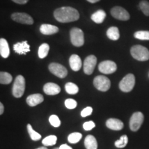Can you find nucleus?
Returning a JSON list of instances; mask_svg holds the SVG:
<instances>
[{
    "instance_id": "1",
    "label": "nucleus",
    "mask_w": 149,
    "mask_h": 149,
    "mask_svg": "<svg viewBox=\"0 0 149 149\" xmlns=\"http://www.w3.org/2000/svg\"><path fill=\"white\" fill-rule=\"evenodd\" d=\"M55 19L61 23H68L77 21L79 18V12L75 8L66 6L57 8L54 11Z\"/></svg>"
},
{
    "instance_id": "2",
    "label": "nucleus",
    "mask_w": 149,
    "mask_h": 149,
    "mask_svg": "<svg viewBox=\"0 0 149 149\" xmlns=\"http://www.w3.org/2000/svg\"><path fill=\"white\" fill-rule=\"evenodd\" d=\"M130 54L134 59L138 61H144L149 59V51L143 46H133L130 48Z\"/></svg>"
},
{
    "instance_id": "3",
    "label": "nucleus",
    "mask_w": 149,
    "mask_h": 149,
    "mask_svg": "<svg viewBox=\"0 0 149 149\" xmlns=\"http://www.w3.org/2000/svg\"><path fill=\"white\" fill-rule=\"evenodd\" d=\"M70 42L76 47L82 46L84 44V35L83 31L78 28H72L70 31Z\"/></svg>"
},
{
    "instance_id": "4",
    "label": "nucleus",
    "mask_w": 149,
    "mask_h": 149,
    "mask_svg": "<svg viewBox=\"0 0 149 149\" xmlns=\"http://www.w3.org/2000/svg\"><path fill=\"white\" fill-rule=\"evenodd\" d=\"M25 79L22 75H18L15 80L13 86V95L15 97H21L25 91Z\"/></svg>"
},
{
    "instance_id": "5",
    "label": "nucleus",
    "mask_w": 149,
    "mask_h": 149,
    "mask_svg": "<svg viewBox=\"0 0 149 149\" xmlns=\"http://www.w3.org/2000/svg\"><path fill=\"white\" fill-rule=\"evenodd\" d=\"M135 84V77L133 74H128L121 80L119 84L120 90L128 93L133 90Z\"/></svg>"
},
{
    "instance_id": "6",
    "label": "nucleus",
    "mask_w": 149,
    "mask_h": 149,
    "mask_svg": "<svg viewBox=\"0 0 149 149\" xmlns=\"http://www.w3.org/2000/svg\"><path fill=\"white\" fill-rule=\"evenodd\" d=\"M93 84L97 90L106 92L111 87V81L109 78L103 75H98L93 80Z\"/></svg>"
},
{
    "instance_id": "7",
    "label": "nucleus",
    "mask_w": 149,
    "mask_h": 149,
    "mask_svg": "<svg viewBox=\"0 0 149 149\" xmlns=\"http://www.w3.org/2000/svg\"><path fill=\"white\" fill-rule=\"evenodd\" d=\"M144 115L141 112H136L133 113L130 119L129 126L132 131H137L141 127L144 122Z\"/></svg>"
},
{
    "instance_id": "8",
    "label": "nucleus",
    "mask_w": 149,
    "mask_h": 149,
    "mask_svg": "<svg viewBox=\"0 0 149 149\" xmlns=\"http://www.w3.org/2000/svg\"><path fill=\"white\" fill-rule=\"evenodd\" d=\"M50 72L59 78H64L68 74V70L64 66L58 63H51L48 66Z\"/></svg>"
},
{
    "instance_id": "9",
    "label": "nucleus",
    "mask_w": 149,
    "mask_h": 149,
    "mask_svg": "<svg viewBox=\"0 0 149 149\" xmlns=\"http://www.w3.org/2000/svg\"><path fill=\"white\" fill-rule=\"evenodd\" d=\"M11 18L13 21L20 24L32 25L34 23L32 17L25 13H15L11 15Z\"/></svg>"
},
{
    "instance_id": "10",
    "label": "nucleus",
    "mask_w": 149,
    "mask_h": 149,
    "mask_svg": "<svg viewBox=\"0 0 149 149\" xmlns=\"http://www.w3.org/2000/svg\"><path fill=\"white\" fill-rule=\"evenodd\" d=\"M111 14L113 17L121 21H126L130 19L128 11L120 6H115L111 10Z\"/></svg>"
},
{
    "instance_id": "11",
    "label": "nucleus",
    "mask_w": 149,
    "mask_h": 149,
    "mask_svg": "<svg viewBox=\"0 0 149 149\" xmlns=\"http://www.w3.org/2000/svg\"><path fill=\"white\" fill-rule=\"evenodd\" d=\"M98 69L104 74H112L116 71L117 65L114 61L106 60L99 64Z\"/></svg>"
},
{
    "instance_id": "12",
    "label": "nucleus",
    "mask_w": 149,
    "mask_h": 149,
    "mask_svg": "<svg viewBox=\"0 0 149 149\" xmlns=\"http://www.w3.org/2000/svg\"><path fill=\"white\" fill-rule=\"evenodd\" d=\"M97 57L95 55H91L86 57L84 62V72L86 74H91L94 71L97 64Z\"/></svg>"
},
{
    "instance_id": "13",
    "label": "nucleus",
    "mask_w": 149,
    "mask_h": 149,
    "mask_svg": "<svg viewBox=\"0 0 149 149\" xmlns=\"http://www.w3.org/2000/svg\"><path fill=\"white\" fill-rule=\"evenodd\" d=\"M43 90H44V92L46 95H55L59 94L60 93L61 88L59 86L56 84L49 82L46 83L44 86Z\"/></svg>"
},
{
    "instance_id": "14",
    "label": "nucleus",
    "mask_w": 149,
    "mask_h": 149,
    "mask_svg": "<svg viewBox=\"0 0 149 149\" xmlns=\"http://www.w3.org/2000/svg\"><path fill=\"white\" fill-rule=\"evenodd\" d=\"M13 50L16 53L19 55H26L31 51L29 44L27 41H24L22 42H18L13 46Z\"/></svg>"
},
{
    "instance_id": "15",
    "label": "nucleus",
    "mask_w": 149,
    "mask_h": 149,
    "mask_svg": "<svg viewBox=\"0 0 149 149\" xmlns=\"http://www.w3.org/2000/svg\"><path fill=\"white\" fill-rule=\"evenodd\" d=\"M44 102V96L40 93L33 94L26 98V103L30 107H35Z\"/></svg>"
},
{
    "instance_id": "16",
    "label": "nucleus",
    "mask_w": 149,
    "mask_h": 149,
    "mask_svg": "<svg viewBox=\"0 0 149 149\" xmlns=\"http://www.w3.org/2000/svg\"><path fill=\"white\" fill-rule=\"evenodd\" d=\"M106 125L109 128L113 130H120L124 127L122 121L115 118H110L107 121Z\"/></svg>"
},
{
    "instance_id": "17",
    "label": "nucleus",
    "mask_w": 149,
    "mask_h": 149,
    "mask_svg": "<svg viewBox=\"0 0 149 149\" xmlns=\"http://www.w3.org/2000/svg\"><path fill=\"white\" fill-rule=\"evenodd\" d=\"M69 64L70 68L74 71H78L80 70L82 66L81 58L77 55L73 54L69 58Z\"/></svg>"
},
{
    "instance_id": "18",
    "label": "nucleus",
    "mask_w": 149,
    "mask_h": 149,
    "mask_svg": "<svg viewBox=\"0 0 149 149\" xmlns=\"http://www.w3.org/2000/svg\"><path fill=\"white\" fill-rule=\"evenodd\" d=\"M40 32L43 35H51L55 33H58L59 29L56 26L51 25V24H42L40 26Z\"/></svg>"
},
{
    "instance_id": "19",
    "label": "nucleus",
    "mask_w": 149,
    "mask_h": 149,
    "mask_svg": "<svg viewBox=\"0 0 149 149\" xmlns=\"http://www.w3.org/2000/svg\"><path fill=\"white\" fill-rule=\"evenodd\" d=\"M0 54L3 58H7L10 55V48L8 42L3 38L0 39Z\"/></svg>"
},
{
    "instance_id": "20",
    "label": "nucleus",
    "mask_w": 149,
    "mask_h": 149,
    "mask_svg": "<svg viewBox=\"0 0 149 149\" xmlns=\"http://www.w3.org/2000/svg\"><path fill=\"white\" fill-rule=\"evenodd\" d=\"M84 145L86 149H97V142L93 135H88L84 139Z\"/></svg>"
},
{
    "instance_id": "21",
    "label": "nucleus",
    "mask_w": 149,
    "mask_h": 149,
    "mask_svg": "<svg viewBox=\"0 0 149 149\" xmlns=\"http://www.w3.org/2000/svg\"><path fill=\"white\" fill-rule=\"evenodd\" d=\"M107 13L103 10H99L91 15V19L97 24H102L106 18Z\"/></svg>"
},
{
    "instance_id": "22",
    "label": "nucleus",
    "mask_w": 149,
    "mask_h": 149,
    "mask_svg": "<svg viewBox=\"0 0 149 149\" xmlns=\"http://www.w3.org/2000/svg\"><path fill=\"white\" fill-rule=\"evenodd\" d=\"M107 35L110 40L113 41H116L117 40H119V38H120V31H119V29H117V27L116 26L110 27L109 29L107 30Z\"/></svg>"
},
{
    "instance_id": "23",
    "label": "nucleus",
    "mask_w": 149,
    "mask_h": 149,
    "mask_svg": "<svg viewBox=\"0 0 149 149\" xmlns=\"http://www.w3.org/2000/svg\"><path fill=\"white\" fill-rule=\"evenodd\" d=\"M49 45L46 43H44V44H42V45L40 46L38 50V56L41 59L45 58L46 56L48 55V52H49Z\"/></svg>"
},
{
    "instance_id": "24",
    "label": "nucleus",
    "mask_w": 149,
    "mask_h": 149,
    "mask_svg": "<svg viewBox=\"0 0 149 149\" xmlns=\"http://www.w3.org/2000/svg\"><path fill=\"white\" fill-rule=\"evenodd\" d=\"M13 80V77L10 73L6 72H0V83L1 84H9Z\"/></svg>"
},
{
    "instance_id": "25",
    "label": "nucleus",
    "mask_w": 149,
    "mask_h": 149,
    "mask_svg": "<svg viewBox=\"0 0 149 149\" xmlns=\"http://www.w3.org/2000/svg\"><path fill=\"white\" fill-rule=\"evenodd\" d=\"M65 90L66 93L70 95L77 94L79 91V88L76 84L72 82H68L65 85Z\"/></svg>"
},
{
    "instance_id": "26",
    "label": "nucleus",
    "mask_w": 149,
    "mask_h": 149,
    "mask_svg": "<svg viewBox=\"0 0 149 149\" xmlns=\"http://www.w3.org/2000/svg\"><path fill=\"white\" fill-rule=\"evenodd\" d=\"M27 130L28 132H29V134L31 137V138L33 139V141H38L42 138V135L38 133H37L35 130H33L32 126L31 124H28L27 125Z\"/></svg>"
},
{
    "instance_id": "27",
    "label": "nucleus",
    "mask_w": 149,
    "mask_h": 149,
    "mask_svg": "<svg viewBox=\"0 0 149 149\" xmlns=\"http://www.w3.org/2000/svg\"><path fill=\"white\" fill-rule=\"evenodd\" d=\"M57 137L55 135H49L46 137L45 138L42 140V144L45 146H53L57 142Z\"/></svg>"
},
{
    "instance_id": "28",
    "label": "nucleus",
    "mask_w": 149,
    "mask_h": 149,
    "mask_svg": "<svg viewBox=\"0 0 149 149\" xmlns=\"http://www.w3.org/2000/svg\"><path fill=\"white\" fill-rule=\"evenodd\" d=\"M81 137H82V135L80 133H77V132L72 133L68 135V141L70 144H76L81 140Z\"/></svg>"
},
{
    "instance_id": "29",
    "label": "nucleus",
    "mask_w": 149,
    "mask_h": 149,
    "mask_svg": "<svg viewBox=\"0 0 149 149\" xmlns=\"http://www.w3.org/2000/svg\"><path fill=\"white\" fill-rule=\"evenodd\" d=\"M134 37L137 40H149V31H139L134 33Z\"/></svg>"
},
{
    "instance_id": "30",
    "label": "nucleus",
    "mask_w": 149,
    "mask_h": 149,
    "mask_svg": "<svg viewBox=\"0 0 149 149\" xmlns=\"http://www.w3.org/2000/svg\"><path fill=\"white\" fill-rule=\"evenodd\" d=\"M128 139L127 135H122V137H120L118 140H117L115 142V146L117 147V148H124L126 145L128 144Z\"/></svg>"
},
{
    "instance_id": "31",
    "label": "nucleus",
    "mask_w": 149,
    "mask_h": 149,
    "mask_svg": "<svg viewBox=\"0 0 149 149\" xmlns=\"http://www.w3.org/2000/svg\"><path fill=\"white\" fill-rule=\"evenodd\" d=\"M139 8L142 11L146 16H149V2L146 1V0H143L140 1L139 3Z\"/></svg>"
},
{
    "instance_id": "32",
    "label": "nucleus",
    "mask_w": 149,
    "mask_h": 149,
    "mask_svg": "<svg viewBox=\"0 0 149 149\" xmlns=\"http://www.w3.org/2000/svg\"><path fill=\"white\" fill-rule=\"evenodd\" d=\"M49 122L52 126L54 127H59L61 125L60 120L59 119L58 116L56 115H52L49 117Z\"/></svg>"
},
{
    "instance_id": "33",
    "label": "nucleus",
    "mask_w": 149,
    "mask_h": 149,
    "mask_svg": "<svg viewBox=\"0 0 149 149\" xmlns=\"http://www.w3.org/2000/svg\"><path fill=\"white\" fill-rule=\"evenodd\" d=\"M77 103L73 99H67L65 101V106L68 109H74L77 107Z\"/></svg>"
},
{
    "instance_id": "34",
    "label": "nucleus",
    "mask_w": 149,
    "mask_h": 149,
    "mask_svg": "<svg viewBox=\"0 0 149 149\" xmlns=\"http://www.w3.org/2000/svg\"><path fill=\"white\" fill-rule=\"evenodd\" d=\"M95 127V124L93 122V121H89V122H85L84 124H83V128L85 130H91Z\"/></svg>"
},
{
    "instance_id": "35",
    "label": "nucleus",
    "mask_w": 149,
    "mask_h": 149,
    "mask_svg": "<svg viewBox=\"0 0 149 149\" xmlns=\"http://www.w3.org/2000/svg\"><path fill=\"white\" fill-rule=\"evenodd\" d=\"M93 113V108L91 107H88L85 109H84L81 112V116L83 117H87L88 115H90L92 114Z\"/></svg>"
},
{
    "instance_id": "36",
    "label": "nucleus",
    "mask_w": 149,
    "mask_h": 149,
    "mask_svg": "<svg viewBox=\"0 0 149 149\" xmlns=\"http://www.w3.org/2000/svg\"><path fill=\"white\" fill-rule=\"evenodd\" d=\"M13 1H14L15 3H18V4H26L28 1H29V0H12Z\"/></svg>"
},
{
    "instance_id": "37",
    "label": "nucleus",
    "mask_w": 149,
    "mask_h": 149,
    "mask_svg": "<svg viewBox=\"0 0 149 149\" xmlns=\"http://www.w3.org/2000/svg\"><path fill=\"white\" fill-rule=\"evenodd\" d=\"M59 149H72L71 147L67 144H62L59 146Z\"/></svg>"
},
{
    "instance_id": "38",
    "label": "nucleus",
    "mask_w": 149,
    "mask_h": 149,
    "mask_svg": "<svg viewBox=\"0 0 149 149\" xmlns=\"http://www.w3.org/2000/svg\"><path fill=\"white\" fill-rule=\"evenodd\" d=\"M3 110H4V107L2 103H0V115H2L3 113Z\"/></svg>"
},
{
    "instance_id": "39",
    "label": "nucleus",
    "mask_w": 149,
    "mask_h": 149,
    "mask_svg": "<svg viewBox=\"0 0 149 149\" xmlns=\"http://www.w3.org/2000/svg\"><path fill=\"white\" fill-rule=\"evenodd\" d=\"M87 1H88V2H90V3H97V2H98V1H100V0H87Z\"/></svg>"
},
{
    "instance_id": "40",
    "label": "nucleus",
    "mask_w": 149,
    "mask_h": 149,
    "mask_svg": "<svg viewBox=\"0 0 149 149\" xmlns=\"http://www.w3.org/2000/svg\"><path fill=\"white\" fill-rule=\"evenodd\" d=\"M40 149H47V148H46V147H40Z\"/></svg>"
},
{
    "instance_id": "41",
    "label": "nucleus",
    "mask_w": 149,
    "mask_h": 149,
    "mask_svg": "<svg viewBox=\"0 0 149 149\" xmlns=\"http://www.w3.org/2000/svg\"><path fill=\"white\" fill-rule=\"evenodd\" d=\"M53 149H59V148H53Z\"/></svg>"
},
{
    "instance_id": "42",
    "label": "nucleus",
    "mask_w": 149,
    "mask_h": 149,
    "mask_svg": "<svg viewBox=\"0 0 149 149\" xmlns=\"http://www.w3.org/2000/svg\"><path fill=\"white\" fill-rule=\"evenodd\" d=\"M37 149H40V148H37Z\"/></svg>"
}]
</instances>
